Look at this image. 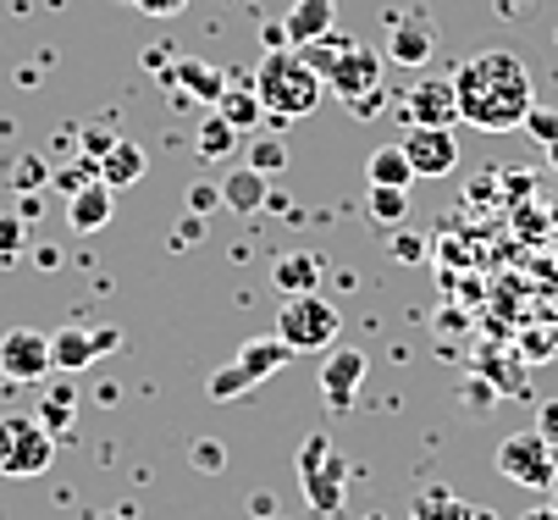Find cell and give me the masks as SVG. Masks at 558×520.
I'll return each instance as SVG.
<instances>
[{
  "instance_id": "ac0fdd59",
  "label": "cell",
  "mask_w": 558,
  "mask_h": 520,
  "mask_svg": "<svg viewBox=\"0 0 558 520\" xmlns=\"http://www.w3.org/2000/svg\"><path fill=\"white\" fill-rule=\"evenodd\" d=\"M365 183H376V189H410L415 172H410L404 144H376V150L365 156Z\"/></svg>"
},
{
  "instance_id": "d590c367",
  "label": "cell",
  "mask_w": 558,
  "mask_h": 520,
  "mask_svg": "<svg viewBox=\"0 0 558 520\" xmlns=\"http://www.w3.org/2000/svg\"><path fill=\"white\" fill-rule=\"evenodd\" d=\"M392 233H398V228H392ZM392 250L404 255V261H421V255H426V244H421L415 233H398V239H392Z\"/></svg>"
},
{
  "instance_id": "60d3db41",
  "label": "cell",
  "mask_w": 558,
  "mask_h": 520,
  "mask_svg": "<svg viewBox=\"0 0 558 520\" xmlns=\"http://www.w3.org/2000/svg\"><path fill=\"white\" fill-rule=\"evenodd\" d=\"M547 161H553V167H558V138H553V144H547Z\"/></svg>"
},
{
  "instance_id": "d4e9b609",
  "label": "cell",
  "mask_w": 558,
  "mask_h": 520,
  "mask_svg": "<svg viewBox=\"0 0 558 520\" xmlns=\"http://www.w3.org/2000/svg\"><path fill=\"white\" fill-rule=\"evenodd\" d=\"M365 205H371V216L381 221V228H404V216H410V189H376V183H371Z\"/></svg>"
},
{
  "instance_id": "ab89813d",
  "label": "cell",
  "mask_w": 558,
  "mask_h": 520,
  "mask_svg": "<svg viewBox=\"0 0 558 520\" xmlns=\"http://www.w3.org/2000/svg\"><path fill=\"white\" fill-rule=\"evenodd\" d=\"M520 520H558V509L547 504V509H531V515H520Z\"/></svg>"
},
{
  "instance_id": "836d02e7",
  "label": "cell",
  "mask_w": 558,
  "mask_h": 520,
  "mask_svg": "<svg viewBox=\"0 0 558 520\" xmlns=\"http://www.w3.org/2000/svg\"><path fill=\"white\" fill-rule=\"evenodd\" d=\"M133 7H138L144 17H178V12L189 7V0H133Z\"/></svg>"
},
{
  "instance_id": "6da1fadb",
  "label": "cell",
  "mask_w": 558,
  "mask_h": 520,
  "mask_svg": "<svg viewBox=\"0 0 558 520\" xmlns=\"http://www.w3.org/2000/svg\"><path fill=\"white\" fill-rule=\"evenodd\" d=\"M453 95H459V122L482 128V133H514L525 128V111L536 106L531 72L514 50H475L453 72Z\"/></svg>"
},
{
  "instance_id": "f546056e",
  "label": "cell",
  "mask_w": 558,
  "mask_h": 520,
  "mask_svg": "<svg viewBox=\"0 0 558 520\" xmlns=\"http://www.w3.org/2000/svg\"><path fill=\"white\" fill-rule=\"evenodd\" d=\"M194 471H205V476L227 471V449H221L216 437H199V443H194Z\"/></svg>"
},
{
  "instance_id": "5b68a950",
  "label": "cell",
  "mask_w": 558,
  "mask_h": 520,
  "mask_svg": "<svg viewBox=\"0 0 558 520\" xmlns=\"http://www.w3.org/2000/svg\"><path fill=\"white\" fill-rule=\"evenodd\" d=\"M56 465V432L39 415H0V476H45Z\"/></svg>"
},
{
  "instance_id": "277c9868",
  "label": "cell",
  "mask_w": 558,
  "mask_h": 520,
  "mask_svg": "<svg viewBox=\"0 0 558 520\" xmlns=\"http://www.w3.org/2000/svg\"><path fill=\"white\" fill-rule=\"evenodd\" d=\"M343 316L332 300H322V293H288L282 311H277V338L293 349V354H310V349H332Z\"/></svg>"
},
{
  "instance_id": "44dd1931",
  "label": "cell",
  "mask_w": 558,
  "mask_h": 520,
  "mask_svg": "<svg viewBox=\"0 0 558 520\" xmlns=\"http://www.w3.org/2000/svg\"><path fill=\"white\" fill-rule=\"evenodd\" d=\"M410 520H493V515H487V509H475V504H464V498H453L448 487H432V493L415 504Z\"/></svg>"
},
{
  "instance_id": "9c48e42d",
  "label": "cell",
  "mask_w": 558,
  "mask_h": 520,
  "mask_svg": "<svg viewBox=\"0 0 558 520\" xmlns=\"http://www.w3.org/2000/svg\"><path fill=\"white\" fill-rule=\"evenodd\" d=\"M122 343V332H95V327H61V332H50V365L61 371V377H72V371H89L106 349H117Z\"/></svg>"
},
{
  "instance_id": "e575fe53",
  "label": "cell",
  "mask_w": 558,
  "mask_h": 520,
  "mask_svg": "<svg viewBox=\"0 0 558 520\" xmlns=\"http://www.w3.org/2000/svg\"><path fill=\"white\" fill-rule=\"evenodd\" d=\"M189 205H194V216H205V210H216V205H221V189H210V183H194Z\"/></svg>"
},
{
  "instance_id": "4fadbf2b",
  "label": "cell",
  "mask_w": 558,
  "mask_h": 520,
  "mask_svg": "<svg viewBox=\"0 0 558 520\" xmlns=\"http://www.w3.org/2000/svg\"><path fill=\"white\" fill-rule=\"evenodd\" d=\"M343 482H349V465H343V455H338V449H332L322 465L299 471L304 504H310L315 515H338V509H343Z\"/></svg>"
},
{
  "instance_id": "8d00e7d4",
  "label": "cell",
  "mask_w": 558,
  "mask_h": 520,
  "mask_svg": "<svg viewBox=\"0 0 558 520\" xmlns=\"http://www.w3.org/2000/svg\"><path fill=\"white\" fill-rule=\"evenodd\" d=\"M12 178H17V189H23V194H34V178H39V161H17V172H12Z\"/></svg>"
},
{
  "instance_id": "603a6c76",
  "label": "cell",
  "mask_w": 558,
  "mask_h": 520,
  "mask_svg": "<svg viewBox=\"0 0 558 520\" xmlns=\"http://www.w3.org/2000/svg\"><path fill=\"white\" fill-rule=\"evenodd\" d=\"M216 111H221L238 133H250V128H260V122H266V106H260L255 84H250V89H232V84H227V95L216 100Z\"/></svg>"
},
{
  "instance_id": "7c38bea8",
  "label": "cell",
  "mask_w": 558,
  "mask_h": 520,
  "mask_svg": "<svg viewBox=\"0 0 558 520\" xmlns=\"http://www.w3.org/2000/svg\"><path fill=\"white\" fill-rule=\"evenodd\" d=\"M432 50H437V34H432V23H426L421 12L392 17V28H387V50H381L387 61H398V66H426Z\"/></svg>"
},
{
  "instance_id": "30bf717a",
  "label": "cell",
  "mask_w": 558,
  "mask_h": 520,
  "mask_svg": "<svg viewBox=\"0 0 558 520\" xmlns=\"http://www.w3.org/2000/svg\"><path fill=\"white\" fill-rule=\"evenodd\" d=\"M410 128H453L459 122V95H453V78H421L404 100H398Z\"/></svg>"
},
{
  "instance_id": "ffe728a7",
  "label": "cell",
  "mask_w": 558,
  "mask_h": 520,
  "mask_svg": "<svg viewBox=\"0 0 558 520\" xmlns=\"http://www.w3.org/2000/svg\"><path fill=\"white\" fill-rule=\"evenodd\" d=\"M271 282L282 293H315V282H322V261H315L310 250H288L277 266H271Z\"/></svg>"
},
{
  "instance_id": "7bdbcfd3",
  "label": "cell",
  "mask_w": 558,
  "mask_h": 520,
  "mask_svg": "<svg viewBox=\"0 0 558 520\" xmlns=\"http://www.w3.org/2000/svg\"><path fill=\"white\" fill-rule=\"evenodd\" d=\"M365 520H381V515H365Z\"/></svg>"
},
{
  "instance_id": "f35d334b",
  "label": "cell",
  "mask_w": 558,
  "mask_h": 520,
  "mask_svg": "<svg viewBox=\"0 0 558 520\" xmlns=\"http://www.w3.org/2000/svg\"><path fill=\"white\" fill-rule=\"evenodd\" d=\"M199 233H205V228H199V216H189V221H183V228H178V244H194Z\"/></svg>"
},
{
  "instance_id": "5bb4252c",
  "label": "cell",
  "mask_w": 558,
  "mask_h": 520,
  "mask_svg": "<svg viewBox=\"0 0 558 520\" xmlns=\"http://www.w3.org/2000/svg\"><path fill=\"white\" fill-rule=\"evenodd\" d=\"M111 210H117V189H111V183H100V178L77 183V189H72V199H66V221H72V233H100L106 221H111Z\"/></svg>"
},
{
  "instance_id": "83f0119b",
  "label": "cell",
  "mask_w": 558,
  "mask_h": 520,
  "mask_svg": "<svg viewBox=\"0 0 558 520\" xmlns=\"http://www.w3.org/2000/svg\"><path fill=\"white\" fill-rule=\"evenodd\" d=\"M250 167L266 172V178L282 172V167H288V144H277V138H255V144H250Z\"/></svg>"
},
{
  "instance_id": "2e32d148",
  "label": "cell",
  "mask_w": 558,
  "mask_h": 520,
  "mask_svg": "<svg viewBox=\"0 0 558 520\" xmlns=\"http://www.w3.org/2000/svg\"><path fill=\"white\" fill-rule=\"evenodd\" d=\"M232 360L244 365V377H250V383H266V377H277V371L293 360V349H288L277 332H271V338L260 332V338H244V343H238V354H232Z\"/></svg>"
},
{
  "instance_id": "e0dca14e",
  "label": "cell",
  "mask_w": 558,
  "mask_h": 520,
  "mask_svg": "<svg viewBox=\"0 0 558 520\" xmlns=\"http://www.w3.org/2000/svg\"><path fill=\"white\" fill-rule=\"evenodd\" d=\"M266 172H255V167H238V172H227L221 178V205L227 210H238V216H255L260 205H266Z\"/></svg>"
},
{
  "instance_id": "d6a6232c",
  "label": "cell",
  "mask_w": 558,
  "mask_h": 520,
  "mask_svg": "<svg viewBox=\"0 0 558 520\" xmlns=\"http://www.w3.org/2000/svg\"><path fill=\"white\" fill-rule=\"evenodd\" d=\"M536 432L553 443V449H558V399H547L542 410H536Z\"/></svg>"
},
{
  "instance_id": "1f68e13d",
  "label": "cell",
  "mask_w": 558,
  "mask_h": 520,
  "mask_svg": "<svg viewBox=\"0 0 558 520\" xmlns=\"http://www.w3.org/2000/svg\"><path fill=\"white\" fill-rule=\"evenodd\" d=\"M332 455V437L327 432H310L304 443H299V471H310V465H322Z\"/></svg>"
},
{
  "instance_id": "ba28073f",
  "label": "cell",
  "mask_w": 558,
  "mask_h": 520,
  "mask_svg": "<svg viewBox=\"0 0 558 520\" xmlns=\"http://www.w3.org/2000/svg\"><path fill=\"white\" fill-rule=\"evenodd\" d=\"M398 144H404L415 178H448V172L459 167V138H453V128H410Z\"/></svg>"
},
{
  "instance_id": "f1b7e54d",
  "label": "cell",
  "mask_w": 558,
  "mask_h": 520,
  "mask_svg": "<svg viewBox=\"0 0 558 520\" xmlns=\"http://www.w3.org/2000/svg\"><path fill=\"white\" fill-rule=\"evenodd\" d=\"M244 388H255V383L244 377V365H238V360H232V365H221L216 377H210V399H216V404H221V399H238Z\"/></svg>"
},
{
  "instance_id": "cb8c5ba5",
  "label": "cell",
  "mask_w": 558,
  "mask_h": 520,
  "mask_svg": "<svg viewBox=\"0 0 558 520\" xmlns=\"http://www.w3.org/2000/svg\"><path fill=\"white\" fill-rule=\"evenodd\" d=\"M178 84L189 89V100H210V106L227 95V78L210 72V66H199V61H178Z\"/></svg>"
},
{
  "instance_id": "d6986e66",
  "label": "cell",
  "mask_w": 558,
  "mask_h": 520,
  "mask_svg": "<svg viewBox=\"0 0 558 520\" xmlns=\"http://www.w3.org/2000/svg\"><path fill=\"white\" fill-rule=\"evenodd\" d=\"M95 172H100V183H111V189H133L138 178H144V150L133 138H117L111 150L95 161Z\"/></svg>"
},
{
  "instance_id": "7a4b0ae2",
  "label": "cell",
  "mask_w": 558,
  "mask_h": 520,
  "mask_svg": "<svg viewBox=\"0 0 558 520\" xmlns=\"http://www.w3.org/2000/svg\"><path fill=\"white\" fill-rule=\"evenodd\" d=\"M255 95H260L266 117L282 128V122H299V117H310L315 106H322L327 84H322V72H315L293 45H282V50H266V56H260V66H255Z\"/></svg>"
},
{
  "instance_id": "484cf974",
  "label": "cell",
  "mask_w": 558,
  "mask_h": 520,
  "mask_svg": "<svg viewBox=\"0 0 558 520\" xmlns=\"http://www.w3.org/2000/svg\"><path fill=\"white\" fill-rule=\"evenodd\" d=\"M72 415H77V399H72V388H50V394H45V404H39V421H45V432H66V426H72Z\"/></svg>"
},
{
  "instance_id": "52a82bcc",
  "label": "cell",
  "mask_w": 558,
  "mask_h": 520,
  "mask_svg": "<svg viewBox=\"0 0 558 520\" xmlns=\"http://www.w3.org/2000/svg\"><path fill=\"white\" fill-rule=\"evenodd\" d=\"M50 338L34 327H12L0 332V377L7 383H45L50 377Z\"/></svg>"
},
{
  "instance_id": "74e56055",
  "label": "cell",
  "mask_w": 558,
  "mask_h": 520,
  "mask_svg": "<svg viewBox=\"0 0 558 520\" xmlns=\"http://www.w3.org/2000/svg\"><path fill=\"white\" fill-rule=\"evenodd\" d=\"M349 111H354V117H376V111H381V89H376V95H365V100H354Z\"/></svg>"
},
{
  "instance_id": "4dcf8cb0",
  "label": "cell",
  "mask_w": 558,
  "mask_h": 520,
  "mask_svg": "<svg viewBox=\"0 0 558 520\" xmlns=\"http://www.w3.org/2000/svg\"><path fill=\"white\" fill-rule=\"evenodd\" d=\"M525 128H531L536 144H553V138H558V111H553V106H531V111H525Z\"/></svg>"
},
{
  "instance_id": "b9f144b4",
  "label": "cell",
  "mask_w": 558,
  "mask_h": 520,
  "mask_svg": "<svg viewBox=\"0 0 558 520\" xmlns=\"http://www.w3.org/2000/svg\"><path fill=\"white\" fill-rule=\"evenodd\" d=\"M553 493H558V487H553ZM553 509H558V498H553Z\"/></svg>"
},
{
  "instance_id": "9a60e30c",
  "label": "cell",
  "mask_w": 558,
  "mask_h": 520,
  "mask_svg": "<svg viewBox=\"0 0 558 520\" xmlns=\"http://www.w3.org/2000/svg\"><path fill=\"white\" fill-rule=\"evenodd\" d=\"M332 23H338V0H293L288 17H282V34H288L293 50H304L322 34H332Z\"/></svg>"
},
{
  "instance_id": "4316f807",
  "label": "cell",
  "mask_w": 558,
  "mask_h": 520,
  "mask_svg": "<svg viewBox=\"0 0 558 520\" xmlns=\"http://www.w3.org/2000/svg\"><path fill=\"white\" fill-rule=\"evenodd\" d=\"M23 244H28V221L0 210V266H12V261L23 255Z\"/></svg>"
},
{
  "instance_id": "7402d4cb",
  "label": "cell",
  "mask_w": 558,
  "mask_h": 520,
  "mask_svg": "<svg viewBox=\"0 0 558 520\" xmlns=\"http://www.w3.org/2000/svg\"><path fill=\"white\" fill-rule=\"evenodd\" d=\"M238 138H244V133H238V128H232L221 111H210V117L194 128V150H199L205 161H221L227 150H238Z\"/></svg>"
},
{
  "instance_id": "3957f363",
  "label": "cell",
  "mask_w": 558,
  "mask_h": 520,
  "mask_svg": "<svg viewBox=\"0 0 558 520\" xmlns=\"http://www.w3.org/2000/svg\"><path fill=\"white\" fill-rule=\"evenodd\" d=\"M299 56H304L315 72H322V84H327L343 106H354V100H365V95L381 89V66H387V56L371 50V45H360V39L322 34L315 45H304Z\"/></svg>"
},
{
  "instance_id": "8992f818",
  "label": "cell",
  "mask_w": 558,
  "mask_h": 520,
  "mask_svg": "<svg viewBox=\"0 0 558 520\" xmlns=\"http://www.w3.org/2000/svg\"><path fill=\"white\" fill-rule=\"evenodd\" d=\"M498 476H509L514 487H531V493H553L558 487V449L536 426L514 432L498 443Z\"/></svg>"
},
{
  "instance_id": "8fae6325",
  "label": "cell",
  "mask_w": 558,
  "mask_h": 520,
  "mask_svg": "<svg viewBox=\"0 0 558 520\" xmlns=\"http://www.w3.org/2000/svg\"><path fill=\"white\" fill-rule=\"evenodd\" d=\"M365 371H371V360H365L360 349H332V354H327V365H322V394H327L332 415H349V410H354V394H360V383H365Z\"/></svg>"
}]
</instances>
